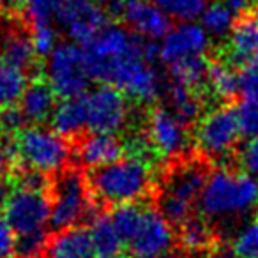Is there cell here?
<instances>
[{
    "mask_svg": "<svg viewBox=\"0 0 258 258\" xmlns=\"http://www.w3.org/2000/svg\"><path fill=\"white\" fill-rule=\"evenodd\" d=\"M237 120L242 137L253 138L258 135V99H242L235 108Z\"/></svg>",
    "mask_w": 258,
    "mask_h": 258,
    "instance_id": "obj_35",
    "label": "cell"
},
{
    "mask_svg": "<svg viewBox=\"0 0 258 258\" xmlns=\"http://www.w3.org/2000/svg\"><path fill=\"white\" fill-rule=\"evenodd\" d=\"M118 16L133 34L149 41L163 39L172 29L170 18L152 0H125Z\"/></svg>",
    "mask_w": 258,
    "mask_h": 258,
    "instance_id": "obj_17",
    "label": "cell"
},
{
    "mask_svg": "<svg viewBox=\"0 0 258 258\" xmlns=\"http://www.w3.org/2000/svg\"><path fill=\"white\" fill-rule=\"evenodd\" d=\"M147 138L151 147L163 158H177L189 145L186 124L168 108H152L147 117Z\"/></svg>",
    "mask_w": 258,
    "mask_h": 258,
    "instance_id": "obj_14",
    "label": "cell"
},
{
    "mask_svg": "<svg viewBox=\"0 0 258 258\" xmlns=\"http://www.w3.org/2000/svg\"><path fill=\"white\" fill-rule=\"evenodd\" d=\"M145 39L131 34L120 25H106L96 39L85 46L87 68L92 80L106 83L108 73L117 62L131 57V55H144ZM145 58V57H144Z\"/></svg>",
    "mask_w": 258,
    "mask_h": 258,
    "instance_id": "obj_7",
    "label": "cell"
},
{
    "mask_svg": "<svg viewBox=\"0 0 258 258\" xmlns=\"http://www.w3.org/2000/svg\"><path fill=\"white\" fill-rule=\"evenodd\" d=\"M57 94L51 89L50 82L43 75L30 78L18 106L25 117L27 124L41 125L43 122L50 120L57 106Z\"/></svg>",
    "mask_w": 258,
    "mask_h": 258,
    "instance_id": "obj_18",
    "label": "cell"
},
{
    "mask_svg": "<svg viewBox=\"0 0 258 258\" xmlns=\"http://www.w3.org/2000/svg\"><path fill=\"white\" fill-rule=\"evenodd\" d=\"M175 233L172 223L159 212V209L144 207L137 230L125 246L135 258H159L172 253Z\"/></svg>",
    "mask_w": 258,
    "mask_h": 258,
    "instance_id": "obj_13",
    "label": "cell"
},
{
    "mask_svg": "<svg viewBox=\"0 0 258 258\" xmlns=\"http://www.w3.org/2000/svg\"><path fill=\"white\" fill-rule=\"evenodd\" d=\"M233 247L242 258H258V221L249 223L237 233Z\"/></svg>",
    "mask_w": 258,
    "mask_h": 258,
    "instance_id": "obj_36",
    "label": "cell"
},
{
    "mask_svg": "<svg viewBox=\"0 0 258 258\" xmlns=\"http://www.w3.org/2000/svg\"><path fill=\"white\" fill-rule=\"evenodd\" d=\"M94 249L89 228L73 226L57 232L48 239L44 258H92Z\"/></svg>",
    "mask_w": 258,
    "mask_h": 258,
    "instance_id": "obj_20",
    "label": "cell"
},
{
    "mask_svg": "<svg viewBox=\"0 0 258 258\" xmlns=\"http://www.w3.org/2000/svg\"><path fill=\"white\" fill-rule=\"evenodd\" d=\"M87 127L92 133L117 135L125 127L129 118L127 97L113 85L96 87L85 96Z\"/></svg>",
    "mask_w": 258,
    "mask_h": 258,
    "instance_id": "obj_12",
    "label": "cell"
},
{
    "mask_svg": "<svg viewBox=\"0 0 258 258\" xmlns=\"http://www.w3.org/2000/svg\"><path fill=\"white\" fill-rule=\"evenodd\" d=\"M48 233L43 232L27 233V235H16L15 240V256L18 258H41L48 246Z\"/></svg>",
    "mask_w": 258,
    "mask_h": 258,
    "instance_id": "obj_31",
    "label": "cell"
},
{
    "mask_svg": "<svg viewBox=\"0 0 258 258\" xmlns=\"http://www.w3.org/2000/svg\"><path fill=\"white\" fill-rule=\"evenodd\" d=\"M11 170H13V166H11V163L8 161V158H6L2 152H0V184H4L6 180H8V177H9V173H11Z\"/></svg>",
    "mask_w": 258,
    "mask_h": 258,
    "instance_id": "obj_43",
    "label": "cell"
},
{
    "mask_svg": "<svg viewBox=\"0 0 258 258\" xmlns=\"http://www.w3.org/2000/svg\"><path fill=\"white\" fill-rule=\"evenodd\" d=\"M235 22V11L225 2H211L200 16V25L209 36L214 37L228 36Z\"/></svg>",
    "mask_w": 258,
    "mask_h": 258,
    "instance_id": "obj_27",
    "label": "cell"
},
{
    "mask_svg": "<svg viewBox=\"0 0 258 258\" xmlns=\"http://www.w3.org/2000/svg\"><path fill=\"white\" fill-rule=\"evenodd\" d=\"M0 60L23 71L27 76H39L41 58L34 46L30 29L15 20L0 37Z\"/></svg>",
    "mask_w": 258,
    "mask_h": 258,
    "instance_id": "obj_16",
    "label": "cell"
},
{
    "mask_svg": "<svg viewBox=\"0 0 258 258\" xmlns=\"http://www.w3.org/2000/svg\"><path fill=\"white\" fill-rule=\"evenodd\" d=\"M228 58L242 64L258 55V11H247L240 16L228 34Z\"/></svg>",
    "mask_w": 258,
    "mask_h": 258,
    "instance_id": "obj_21",
    "label": "cell"
},
{
    "mask_svg": "<svg viewBox=\"0 0 258 258\" xmlns=\"http://www.w3.org/2000/svg\"><path fill=\"white\" fill-rule=\"evenodd\" d=\"M179 240L184 249L191 251V253L209 249L212 242V230L209 226V221L204 216L202 218H193L191 216L186 223L180 225Z\"/></svg>",
    "mask_w": 258,
    "mask_h": 258,
    "instance_id": "obj_29",
    "label": "cell"
},
{
    "mask_svg": "<svg viewBox=\"0 0 258 258\" xmlns=\"http://www.w3.org/2000/svg\"><path fill=\"white\" fill-rule=\"evenodd\" d=\"M0 152L13 168H29L41 173H60L71 161L73 147L62 135L43 125L23 127L15 137H4Z\"/></svg>",
    "mask_w": 258,
    "mask_h": 258,
    "instance_id": "obj_1",
    "label": "cell"
},
{
    "mask_svg": "<svg viewBox=\"0 0 258 258\" xmlns=\"http://www.w3.org/2000/svg\"><path fill=\"white\" fill-rule=\"evenodd\" d=\"M30 29V36H32L34 46L36 51L39 55V58H46L48 55L53 51V48L58 44V37H57V30L53 27V22H46V23H37V25L29 27Z\"/></svg>",
    "mask_w": 258,
    "mask_h": 258,
    "instance_id": "obj_33",
    "label": "cell"
},
{
    "mask_svg": "<svg viewBox=\"0 0 258 258\" xmlns=\"http://www.w3.org/2000/svg\"><path fill=\"white\" fill-rule=\"evenodd\" d=\"M124 154V144L115 135L108 133H90L83 137L76 147V158L80 165L90 170L103 168L115 163Z\"/></svg>",
    "mask_w": 258,
    "mask_h": 258,
    "instance_id": "obj_19",
    "label": "cell"
},
{
    "mask_svg": "<svg viewBox=\"0 0 258 258\" xmlns=\"http://www.w3.org/2000/svg\"><path fill=\"white\" fill-rule=\"evenodd\" d=\"M242 137L235 108L219 106L198 120L195 142L198 151L211 159H223L232 154Z\"/></svg>",
    "mask_w": 258,
    "mask_h": 258,
    "instance_id": "obj_10",
    "label": "cell"
},
{
    "mask_svg": "<svg viewBox=\"0 0 258 258\" xmlns=\"http://www.w3.org/2000/svg\"><path fill=\"white\" fill-rule=\"evenodd\" d=\"M209 34L200 23L180 22L168 30L159 44V58L166 66L187 57L205 55L209 48Z\"/></svg>",
    "mask_w": 258,
    "mask_h": 258,
    "instance_id": "obj_15",
    "label": "cell"
},
{
    "mask_svg": "<svg viewBox=\"0 0 258 258\" xmlns=\"http://www.w3.org/2000/svg\"><path fill=\"white\" fill-rule=\"evenodd\" d=\"M53 20L58 23L66 36L85 48L108 25L106 11L94 0H57Z\"/></svg>",
    "mask_w": 258,
    "mask_h": 258,
    "instance_id": "obj_11",
    "label": "cell"
},
{
    "mask_svg": "<svg viewBox=\"0 0 258 258\" xmlns=\"http://www.w3.org/2000/svg\"><path fill=\"white\" fill-rule=\"evenodd\" d=\"M154 182V173L147 159L138 156L120 158L103 168L92 170L89 186L96 200L108 205L137 204L149 195Z\"/></svg>",
    "mask_w": 258,
    "mask_h": 258,
    "instance_id": "obj_2",
    "label": "cell"
},
{
    "mask_svg": "<svg viewBox=\"0 0 258 258\" xmlns=\"http://www.w3.org/2000/svg\"><path fill=\"white\" fill-rule=\"evenodd\" d=\"M225 4H228L233 11H247L251 4H253L254 0H223Z\"/></svg>",
    "mask_w": 258,
    "mask_h": 258,
    "instance_id": "obj_44",
    "label": "cell"
},
{
    "mask_svg": "<svg viewBox=\"0 0 258 258\" xmlns=\"http://www.w3.org/2000/svg\"><path fill=\"white\" fill-rule=\"evenodd\" d=\"M207 66L209 62L205 60V55H198V57H187L170 64L168 73L170 78H172V83L197 89L200 83L205 82Z\"/></svg>",
    "mask_w": 258,
    "mask_h": 258,
    "instance_id": "obj_28",
    "label": "cell"
},
{
    "mask_svg": "<svg viewBox=\"0 0 258 258\" xmlns=\"http://www.w3.org/2000/svg\"><path fill=\"white\" fill-rule=\"evenodd\" d=\"M170 20L195 22L207 8V0H152Z\"/></svg>",
    "mask_w": 258,
    "mask_h": 258,
    "instance_id": "obj_30",
    "label": "cell"
},
{
    "mask_svg": "<svg viewBox=\"0 0 258 258\" xmlns=\"http://www.w3.org/2000/svg\"><path fill=\"white\" fill-rule=\"evenodd\" d=\"M15 240L16 235L9 226L0 205V258H11L15 254Z\"/></svg>",
    "mask_w": 258,
    "mask_h": 258,
    "instance_id": "obj_38",
    "label": "cell"
},
{
    "mask_svg": "<svg viewBox=\"0 0 258 258\" xmlns=\"http://www.w3.org/2000/svg\"><path fill=\"white\" fill-rule=\"evenodd\" d=\"M90 239L97 254H118L124 246L120 233L115 226L111 216L104 212H96L90 218Z\"/></svg>",
    "mask_w": 258,
    "mask_h": 258,
    "instance_id": "obj_23",
    "label": "cell"
},
{
    "mask_svg": "<svg viewBox=\"0 0 258 258\" xmlns=\"http://www.w3.org/2000/svg\"><path fill=\"white\" fill-rule=\"evenodd\" d=\"M2 140H4V133H2V127H0V144H2Z\"/></svg>",
    "mask_w": 258,
    "mask_h": 258,
    "instance_id": "obj_46",
    "label": "cell"
},
{
    "mask_svg": "<svg viewBox=\"0 0 258 258\" xmlns=\"http://www.w3.org/2000/svg\"><path fill=\"white\" fill-rule=\"evenodd\" d=\"M29 82L23 71L0 60V110L18 104Z\"/></svg>",
    "mask_w": 258,
    "mask_h": 258,
    "instance_id": "obj_26",
    "label": "cell"
},
{
    "mask_svg": "<svg viewBox=\"0 0 258 258\" xmlns=\"http://www.w3.org/2000/svg\"><path fill=\"white\" fill-rule=\"evenodd\" d=\"M50 225L55 232L78 226L80 221L96 214L89 180L76 168L57 173L50 187Z\"/></svg>",
    "mask_w": 258,
    "mask_h": 258,
    "instance_id": "obj_4",
    "label": "cell"
},
{
    "mask_svg": "<svg viewBox=\"0 0 258 258\" xmlns=\"http://www.w3.org/2000/svg\"><path fill=\"white\" fill-rule=\"evenodd\" d=\"M55 4L57 0H25L22 20L27 22V27L53 22Z\"/></svg>",
    "mask_w": 258,
    "mask_h": 258,
    "instance_id": "obj_34",
    "label": "cell"
},
{
    "mask_svg": "<svg viewBox=\"0 0 258 258\" xmlns=\"http://www.w3.org/2000/svg\"><path fill=\"white\" fill-rule=\"evenodd\" d=\"M25 0H0V15L9 20H22Z\"/></svg>",
    "mask_w": 258,
    "mask_h": 258,
    "instance_id": "obj_40",
    "label": "cell"
},
{
    "mask_svg": "<svg viewBox=\"0 0 258 258\" xmlns=\"http://www.w3.org/2000/svg\"><path fill=\"white\" fill-rule=\"evenodd\" d=\"M256 187H258V177H256Z\"/></svg>",
    "mask_w": 258,
    "mask_h": 258,
    "instance_id": "obj_47",
    "label": "cell"
},
{
    "mask_svg": "<svg viewBox=\"0 0 258 258\" xmlns=\"http://www.w3.org/2000/svg\"><path fill=\"white\" fill-rule=\"evenodd\" d=\"M44 78L62 99L85 96L92 80L87 68L85 48L76 43H58L46 57Z\"/></svg>",
    "mask_w": 258,
    "mask_h": 258,
    "instance_id": "obj_6",
    "label": "cell"
},
{
    "mask_svg": "<svg viewBox=\"0 0 258 258\" xmlns=\"http://www.w3.org/2000/svg\"><path fill=\"white\" fill-rule=\"evenodd\" d=\"M258 204L256 179L247 172L233 173L219 168L207 175L198 198V209L205 219L242 218Z\"/></svg>",
    "mask_w": 258,
    "mask_h": 258,
    "instance_id": "obj_3",
    "label": "cell"
},
{
    "mask_svg": "<svg viewBox=\"0 0 258 258\" xmlns=\"http://www.w3.org/2000/svg\"><path fill=\"white\" fill-rule=\"evenodd\" d=\"M108 85H113L127 99L149 104L156 101L163 92V82L158 71L147 62L142 53L131 55L117 62L110 69L106 78Z\"/></svg>",
    "mask_w": 258,
    "mask_h": 258,
    "instance_id": "obj_8",
    "label": "cell"
},
{
    "mask_svg": "<svg viewBox=\"0 0 258 258\" xmlns=\"http://www.w3.org/2000/svg\"><path fill=\"white\" fill-rule=\"evenodd\" d=\"M207 175L205 166L198 161H186L172 168L158 198L159 212L172 225H182L191 218Z\"/></svg>",
    "mask_w": 258,
    "mask_h": 258,
    "instance_id": "obj_5",
    "label": "cell"
},
{
    "mask_svg": "<svg viewBox=\"0 0 258 258\" xmlns=\"http://www.w3.org/2000/svg\"><path fill=\"white\" fill-rule=\"evenodd\" d=\"M204 258H242V256L237 253L233 246H228V244H216V246L209 247Z\"/></svg>",
    "mask_w": 258,
    "mask_h": 258,
    "instance_id": "obj_41",
    "label": "cell"
},
{
    "mask_svg": "<svg viewBox=\"0 0 258 258\" xmlns=\"http://www.w3.org/2000/svg\"><path fill=\"white\" fill-rule=\"evenodd\" d=\"M92 258H122L120 254H96Z\"/></svg>",
    "mask_w": 258,
    "mask_h": 258,
    "instance_id": "obj_45",
    "label": "cell"
},
{
    "mask_svg": "<svg viewBox=\"0 0 258 258\" xmlns=\"http://www.w3.org/2000/svg\"><path fill=\"white\" fill-rule=\"evenodd\" d=\"M168 101L170 106H172V111L184 124L200 120L204 101H202L200 94L197 92V89L172 83V87L168 89Z\"/></svg>",
    "mask_w": 258,
    "mask_h": 258,
    "instance_id": "obj_25",
    "label": "cell"
},
{
    "mask_svg": "<svg viewBox=\"0 0 258 258\" xmlns=\"http://www.w3.org/2000/svg\"><path fill=\"white\" fill-rule=\"evenodd\" d=\"M205 83L209 92L219 101H230L239 94V75L228 62H209Z\"/></svg>",
    "mask_w": 258,
    "mask_h": 258,
    "instance_id": "obj_24",
    "label": "cell"
},
{
    "mask_svg": "<svg viewBox=\"0 0 258 258\" xmlns=\"http://www.w3.org/2000/svg\"><path fill=\"white\" fill-rule=\"evenodd\" d=\"M239 94L242 99H258V55L240 64Z\"/></svg>",
    "mask_w": 258,
    "mask_h": 258,
    "instance_id": "obj_32",
    "label": "cell"
},
{
    "mask_svg": "<svg viewBox=\"0 0 258 258\" xmlns=\"http://www.w3.org/2000/svg\"><path fill=\"white\" fill-rule=\"evenodd\" d=\"M25 124H27V120H25V117H23L18 104L0 110V127H2L4 137H15L23 127H27Z\"/></svg>",
    "mask_w": 258,
    "mask_h": 258,
    "instance_id": "obj_37",
    "label": "cell"
},
{
    "mask_svg": "<svg viewBox=\"0 0 258 258\" xmlns=\"http://www.w3.org/2000/svg\"><path fill=\"white\" fill-rule=\"evenodd\" d=\"M2 211L15 235L43 232L50 225V191L11 187L2 202Z\"/></svg>",
    "mask_w": 258,
    "mask_h": 258,
    "instance_id": "obj_9",
    "label": "cell"
},
{
    "mask_svg": "<svg viewBox=\"0 0 258 258\" xmlns=\"http://www.w3.org/2000/svg\"><path fill=\"white\" fill-rule=\"evenodd\" d=\"M51 129L62 135L64 138L78 137L87 127V108L85 96L62 99L55 106V111L50 118Z\"/></svg>",
    "mask_w": 258,
    "mask_h": 258,
    "instance_id": "obj_22",
    "label": "cell"
},
{
    "mask_svg": "<svg viewBox=\"0 0 258 258\" xmlns=\"http://www.w3.org/2000/svg\"><path fill=\"white\" fill-rule=\"evenodd\" d=\"M239 161L247 173H258V135L247 140L240 151Z\"/></svg>",
    "mask_w": 258,
    "mask_h": 258,
    "instance_id": "obj_39",
    "label": "cell"
},
{
    "mask_svg": "<svg viewBox=\"0 0 258 258\" xmlns=\"http://www.w3.org/2000/svg\"><path fill=\"white\" fill-rule=\"evenodd\" d=\"M16 258H18V256H16Z\"/></svg>",
    "mask_w": 258,
    "mask_h": 258,
    "instance_id": "obj_48",
    "label": "cell"
},
{
    "mask_svg": "<svg viewBox=\"0 0 258 258\" xmlns=\"http://www.w3.org/2000/svg\"><path fill=\"white\" fill-rule=\"evenodd\" d=\"M103 2V8L104 11L111 13V15H120V9L124 8L125 4V0H101Z\"/></svg>",
    "mask_w": 258,
    "mask_h": 258,
    "instance_id": "obj_42",
    "label": "cell"
}]
</instances>
